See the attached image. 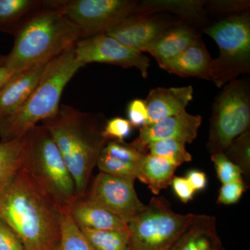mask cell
<instances>
[{
  "mask_svg": "<svg viewBox=\"0 0 250 250\" xmlns=\"http://www.w3.org/2000/svg\"><path fill=\"white\" fill-rule=\"evenodd\" d=\"M60 210L21 169L0 197V219L16 233L24 250H56Z\"/></svg>",
  "mask_w": 250,
  "mask_h": 250,
  "instance_id": "1",
  "label": "cell"
},
{
  "mask_svg": "<svg viewBox=\"0 0 250 250\" xmlns=\"http://www.w3.org/2000/svg\"><path fill=\"white\" fill-rule=\"evenodd\" d=\"M14 34V47L9 54L0 57V67L16 73L52 60L83 38L71 21L45 1Z\"/></svg>",
  "mask_w": 250,
  "mask_h": 250,
  "instance_id": "2",
  "label": "cell"
},
{
  "mask_svg": "<svg viewBox=\"0 0 250 250\" xmlns=\"http://www.w3.org/2000/svg\"><path fill=\"white\" fill-rule=\"evenodd\" d=\"M102 116L60 104L52 118L42 121L49 130L72 178L77 196H84L94 167L108 141L103 136Z\"/></svg>",
  "mask_w": 250,
  "mask_h": 250,
  "instance_id": "3",
  "label": "cell"
},
{
  "mask_svg": "<svg viewBox=\"0 0 250 250\" xmlns=\"http://www.w3.org/2000/svg\"><path fill=\"white\" fill-rule=\"evenodd\" d=\"M75 45L49 62L42 78L17 111L0 118L1 141L22 137L41 121L53 117L58 111L65 85L83 66L77 62Z\"/></svg>",
  "mask_w": 250,
  "mask_h": 250,
  "instance_id": "4",
  "label": "cell"
},
{
  "mask_svg": "<svg viewBox=\"0 0 250 250\" xmlns=\"http://www.w3.org/2000/svg\"><path fill=\"white\" fill-rule=\"evenodd\" d=\"M22 169L60 211L79 198L75 181L49 130L36 125L24 134Z\"/></svg>",
  "mask_w": 250,
  "mask_h": 250,
  "instance_id": "5",
  "label": "cell"
},
{
  "mask_svg": "<svg viewBox=\"0 0 250 250\" xmlns=\"http://www.w3.org/2000/svg\"><path fill=\"white\" fill-rule=\"evenodd\" d=\"M218 46L213 59L210 82L218 88L250 71L249 11L229 15L203 29Z\"/></svg>",
  "mask_w": 250,
  "mask_h": 250,
  "instance_id": "6",
  "label": "cell"
},
{
  "mask_svg": "<svg viewBox=\"0 0 250 250\" xmlns=\"http://www.w3.org/2000/svg\"><path fill=\"white\" fill-rule=\"evenodd\" d=\"M195 215L175 213L165 198L152 197L128 223L129 250H170Z\"/></svg>",
  "mask_w": 250,
  "mask_h": 250,
  "instance_id": "7",
  "label": "cell"
},
{
  "mask_svg": "<svg viewBox=\"0 0 250 250\" xmlns=\"http://www.w3.org/2000/svg\"><path fill=\"white\" fill-rule=\"evenodd\" d=\"M249 80H235L224 85L212 108L207 148L210 155L224 152L230 143L250 129Z\"/></svg>",
  "mask_w": 250,
  "mask_h": 250,
  "instance_id": "8",
  "label": "cell"
},
{
  "mask_svg": "<svg viewBox=\"0 0 250 250\" xmlns=\"http://www.w3.org/2000/svg\"><path fill=\"white\" fill-rule=\"evenodd\" d=\"M71 21L83 38L104 34L125 18L134 14L138 1L134 0H55L46 1Z\"/></svg>",
  "mask_w": 250,
  "mask_h": 250,
  "instance_id": "9",
  "label": "cell"
},
{
  "mask_svg": "<svg viewBox=\"0 0 250 250\" xmlns=\"http://www.w3.org/2000/svg\"><path fill=\"white\" fill-rule=\"evenodd\" d=\"M134 181L100 172L83 197L128 224L146 207L135 190Z\"/></svg>",
  "mask_w": 250,
  "mask_h": 250,
  "instance_id": "10",
  "label": "cell"
},
{
  "mask_svg": "<svg viewBox=\"0 0 250 250\" xmlns=\"http://www.w3.org/2000/svg\"><path fill=\"white\" fill-rule=\"evenodd\" d=\"M77 62L84 66L90 62H102L123 68L136 67L147 78L150 60L145 54L123 45L106 34L86 38L75 44Z\"/></svg>",
  "mask_w": 250,
  "mask_h": 250,
  "instance_id": "11",
  "label": "cell"
},
{
  "mask_svg": "<svg viewBox=\"0 0 250 250\" xmlns=\"http://www.w3.org/2000/svg\"><path fill=\"white\" fill-rule=\"evenodd\" d=\"M174 22L152 15H131L106 31V35L123 45L143 53Z\"/></svg>",
  "mask_w": 250,
  "mask_h": 250,
  "instance_id": "12",
  "label": "cell"
},
{
  "mask_svg": "<svg viewBox=\"0 0 250 250\" xmlns=\"http://www.w3.org/2000/svg\"><path fill=\"white\" fill-rule=\"evenodd\" d=\"M202 121L200 115H192L184 111L141 128L139 136L130 144L141 152L148 154V146L161 140L175 139L186 144L192 143L197 138Z\"/></svg>",
  "mask_w": 250,
  "mask_h": 250,
  "instance_id": "13",
  "label": "cell"
},
{
  "mask_svg": "<svg viewBox=\"0 0 250 250\" xmlns=\"http://www.w3.org/2000/svg\"><path fill=\"white\" fill-rule=\"evenodd\" d=\"M146 154L130 143L110 141L100 153L97 166L103 173L136 180Z\"/></svg>",
  "mask_w": 250,
  "mask_h": 250,
  "instance_id": "14",
  "label": "cell"
},
{
  "mask_svg": "<svg viewBox=\"0 0 250 250\" xmlns=\"http://www.w3.org/2000/svg\"><path fill=\"white\" fill-rule=\"evenodd\" d=\"M193 93L191 85L153 88L145 100L149 118L148 125L187 111L186 108L193 99Z\"/></svg>",
  "mask_w": 250,
  "mask_h": 250,
  "instance_id": "15",
  "label": "cell"
},
{
  "mask_svg": "<svg viewBox=\"0 0 250 250\" xmlns=\"http://www.w3.org/2000/svg\"><path fill=\"white\" fill-rule=\"evenodd\" d=\"M51 61L19 72L6 82L0 90V118L12 114L22 106L35 89Z\"/></svg>",
  "mask_w": 250,
  "mask_h": 250,
  "instance_id": "16",
  "label": "cell"
},
{
  "mask_svg": "<svg viewBox=\"0 0 250 250\" xmlns=\"http://www.w3.org/2000/svg\"><path fill=\"white\" fill-rule=\"evenodd\" d=\"M200 39V36L190 26L182 21L174 22L162 35L148 46L145 52L150 54L161 67Z\"/></svg>",
  "mask_w": 250,
  "mask_h": 250,
  "instance_id": "17",
  "label": "cell"
},
{
  "mask_svg": "<svg viewBox=\"0 0 250 250\" xmlns=\"http://www.w3.org/2000/svg\"><path fill=\"white\" fill-rule=\"evenodd\" d=\"M213 61L200 39L160 67L169 73L180 77L210 81Z\"/></svg>",
  "mask_w": 250,
  "mask_h": 250,
  "instance_id": "18",
  "label": "cell"
},
{
  "mask_svg": "<svg viewBox=\"0 0 250 250\" xmlns=\"http://www.w3.org/2000/svg\"><path fill=\"white\" fill-rule=\"evenodd\" d=\"M170 250H225L216 229V219L195 215Z\"/></svg>",
  "mask_w": 250,
  "mask_h": 250,
  "instance_id": "19",
  "label": "cell"
},
{
  "mask_svg": "<svg viewBox=\"0 0 250 250\" xmlns=\"http://www.w3.org/2000/svg\"><path fill=\"white\" fill-rule=\"evenodd\" d=\"M70 216L80 228L95 230H127L128 224L100 206L79 197L69 208Z\"/></svg>",
  "mask_w": 250,
  "mask_h": 250,
  "instance_id": "20",
  "label": "cell"
},
{
  "mask_svg": "<svg viewBox=\"0 0 250 250\" xmlns=\"http://www.w3.org/2000/svg\"><path fill=\"white\" fill-rule=\"evenodd\" d=\"M205 3L203 0H144L138 2L133 15L172 13L188 22H199L205 19Z\"/></svg>",
  "mask_w": 250,
  "mask_h": 250,
  "instance_id": "21",
  "label": "cell"
},
{
  "mask_svg": "<svg viewBox=\"0 0 250 250\" xmlns=\"http://www.w3.org/2000/svg\"><path fill=\"white\" fill-rule=\"evenodd\" d=\"M177 167L165 159L147 154L140 166L137 179L158 195L170 185Z\"/></svg>",
  "mask_w": 250,
  "mask_h": 250,
  "instance_id": "22",
  "label": "cell"
},
{
  "mask_svg": "<svg viewBox=\"0 0 250 250\" xmlns=\"http://www.w3.org/2000/svg\"><path fill=\"white\" fill-rule=\"evenodd\" d=\"M24 136L0 142V197L9 188L22 169Z\"/></svg>",
  "mask_w": 250,
  "mask_h": 250,
  "instance_id": "23",
  "label": "cell"
},
{
  "mask_svg": "<svg viewBox=\"0 0 250 250\" xmlns=\"http://www.w3.org/2000/svg\"><path fill=\"white\" fill-rule=\"evenodd\" d=\"M43 1L34 0H0V31L14 34L17 28Z\"/></svg>",
  "mask_w": 250,
  "mask_h": 250,
  "instance_id": "24",
  "label": "cell"
},
{
  "mask_svg": "<svg viewBox=\"0 0 250 250\" xmlns=\"http://www.w3.org/2000/svg\"><path fill=\"white\" fill-rule=\"evenodd\" d=\"M80 229L96 250H129V229L95 230L86 228Z\"/></svg>",
  "mask_w": 250,
  "mask_h": 250,
  "instance_id": "25",
  "label": "cell"
},
{
  "mask_svg": "<svg viewBox=\"0 0 250 250\" xmlns=\"http://www.w3.org/2000/svg\"><path fill=\"white\" fill-rule=\"evenodd\" d=\"M56 250H96L73 221L69 209L61 212L60 238Z\"/></svg>",
  "mask_w": 250,
  "mask_h": 250,
  "instance_id": "26",
  "label": "cell"
},
{
  "mask_svg": "<svg viewBox=\"0 0 250 250\" xmlns=\"http://www.w3.org/2000/svg\"><path fill=\"white\" fill-rule=\"evenodd\" d=\"M186 145L178 139L161 140L150 143L147 147V153L165 159L179 167L184 163L192 161L191 154L186 149Z\"/></svg>",
  "mask_w": 250,
  "mask_h": 250,
  "instance_id": "27",
  "label": "cell"
},
{
  "mask_svg": "<svg viewBox=\"0 0 250 250\" xmlns=\"http://www.w3.org/2000/svg\"><path fill=\"white\" fill-rule=\"evenodd\" d=\"M225 155L241 168L246 178L250 176V129L240 135L224 151Z\"/></svg>",
  "mask_w": 250,
  "mask_h": 250,
  "instance_id": "28",
  "label": "cell"
},
{
  "mask_svg": "<svg viewBox=\"0 0 250 250\" xmlns=\"http://www.w3.org/2000/svg\"><path fill=\"white\" fill-rule=\"evenodd\" d=\"M217 176L222 184L243 180V172L238 166L229 160L223 152L211 155Z\"/></svg>",
  "mask_w": 250,
  "mask_h": 250,
  "instance_id": "29",
  "label": "cell"
},
{
  "mask_svg": "<svg viewBox=\"0 0 250 250\" xmlns=\"http://www.w3.org/2000/svg\"><path fill=\"white\" fill-rule=\"evenodd\" d=\"M132 129V125L127 119L121 117H116L106 121L103 134L107 141L125 142V140L131 135Z\"/></svg>",
  "mask_w": 250,
  "mask_h": 250,
  "instance_id": "30",
  "label": "cell"
},
{
  "mask_svg": "<svg viewBox=\"0 0 250 250\" xmlns=\"http://www.w3.org/2000/svg\"><path fill=\"white\" fill-rule=\"evenodd\" d=\"M250 1L247 0H210L206 1V11L215 14L229 15L249 10Z\"/></svg>",
  "mask_w": 250,
  "mask_h": 250,
  "instance_id": "31",
  "label": "cell"
},
{
  "mask_svg": "<svg viewBox=\"0 0 250 250\" xmlns=\"http://www.w3.org/2000/svg\"><path fill=\"white\" fill-rule=\"evenodd\" d=\"M246 190V186L243 180L223 184L219 190L217 203L225 205H234L241 200Z\"/></svg>",
  "mask_w": 250,
  "mask_h": 250,
  "instance_id": "32",
  "label": "cell"
},
{
  "mask_svg": "<svg viewBox=\"0 0 250 250\" xmlns=\"http://www.w3.org/2000/svg\"><path fill=\"white\" fill-rule=\"evenodd\" d=\"M128 121L132 125L133 127H143L148 125V111L145 100L141 99H135L130 102L128 104Z\"/></svg>",
  "mask_w": 250,
  "mask_h": 250,
  "instance_id": "33",
  "label": "cell"
},
{
  "mask_svg": "<svg viewBox=\"0 0 250 250\" xmlns=\"http://www.w3.org/2000/svg\"><path fill=\"white\" fill-rule=\"evenodd\" d=\"M0 250H24L13 230L0 219Z\"/></svg>",
  "mask_w": 250,
  "mask_h": 250,
  "instance_id": "34",
  "label": "cell"
},
{
  "mask_svg": "<svg viewBox=\"0 0 250 250\" xmlns=\"http://www.w3.org/2000/svg\"><path fill=\"white\" fill-rule=\"evenodd\" d=\"M172 190L180 201L187 204L193 199L195 192L186 177H174L171 182Z\"/></svg>",
  "mask_w": 250,
  "mask_h": 250,
  "instance_id": "35",
  "label": "cell"
},
{
  "mask_svg": "<svg viewBox=\"0 0 250 250\" xmlns=\"http://www.w3.org/2000/svg\"><path fill=\"white\" fill-rule=\"evenodd\" d=\"M186 179L195 192L205 190L208 182L205 172L195 169L189 170L187 172Z\"/></svg>",
  "mask_w": 250,
  "mask_h": 250,
  "instance_id": "36",
  "label": "cell"
},
{
  "mask_svg": "<svg viewBox=\"0 0 250 250\" xmlns=\"http://www.w3.org/2000/svg\"><path fill=\"white\" fill-rule=\"evenodd\" d=\"M16 74L18 73L6 67H0V90L6 84V82Z\"/></svg>",
  "mask_w": 250,
  "mask_h": 250,
  "instance_id": "37",
  "label": "cell"
}]
</instances>
